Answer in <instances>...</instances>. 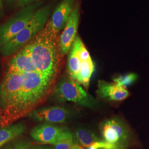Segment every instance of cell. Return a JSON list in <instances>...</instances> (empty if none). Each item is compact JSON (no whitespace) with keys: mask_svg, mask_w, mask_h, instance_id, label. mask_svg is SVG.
Segmentation results:
<instances>
[{"mask_svg":"<svg viewBox=\"0 0 149 149\" xmlns=\"http://www.w3.org/2000/svg\"><path fill=\"white\" fill-rule=\"evenodd\" d=\"M27 45L38 72L55 80L61 56L58 35L44 27Z\"/></svg>","mask_w":149,"mask_h":149,"instance_id":"2","label":"cell"},{"mask_svg":"<svg viewBox=\"0 0 149 149\" xmlns=\"http://www.w3.org/2000/svg\"><path fill=\"white\" fill-rule=\"evenodd\" d=\"M113 144H110L105 141H98L91 145L87 149H103L104 148H109L112 146Z\"/></svg>","mask_w":149,"mask_h":149,"instance_id":"20","label":"cell"},{"mask_svg":"<svg viewBox=\"0 0 149 149\" xmlns=\"http://www.w3.org/2000/svg\"><path fill=\"white\" fill-rule=\"evenodd\" d=\"M75 135L81 145L87 148L97 141H100L95 134L86 129H79L77 130Z\"/></svg>","mask_w":149,"mask_h":149,"instance_id":"17","label":"cell"},{"mask_svg":"<svg viewBox=\"0 0 149 149\" xmlns=\"http://www.w3.org/2000/svg\"><path fill=\"white\" fill-rule=\"evenodd\" d=\"M54 96L60 102H71L81 106H93V98L76 81L70 78H64L54 88Z\"/></svg>","mask_w":149,"mask_h":149,"instance_id":"5","label":"cell"},{"mask_svg":"<svg viewBox=\"0 0 149 149\" xmlns=\"http://www.w3.org/2000/svg\"><path fill=\"white\" fill-rule=\"evenodd\" d=\"M3 3L7 7L12 6L15 4H17L18 0H3Z\"/></svg>","mask_w":149,"mask_h":149,"instance_id":"23","label":"cell"},{"mask_svg":"<svg viewBox=\"0 0 149 149\" xmlns=\"http://www.w3.org/2000/svg\"><path fill=\"white\" fill-rule=\"evenodd\" d=\"M81 60L78 53V43L76 39L69 53L67 67L71 79L76 80L80 72Z\"/></svg>","mask_w":149,"mask_h":149,"instance_id":"15","label":"cell"},{"mask_svg":"<svg viewBox=\"0 0 149 149\" xmlns=\"http://www.w3.org/2000/svg\"><path fill=\"white\" fill-rule=\"evenodd\" d=\"M8 149H31L30 145L27 143H18L13 145Z\"/></svg>","mask_w":149,"mask_h":149,"instance_id":"22","label":"cell"},{"mask_svg":"<svg viewBox=\"0 0 149 149\" xmlns=\"http://www.w3.org/2000/svg\"><path fill=\"white\" fill-rule=\"evenodd\" d=\"M40 0H18L17 5L19 7H23L26 6L40 2Z\"/></svg>","mask_w":149,"mask_h":149,"instance_id":"21","label":"cell"},{"mask_svg":"<svg viewBox=\"0 0 149 149\" xmlns=\"http://www.w3.org/2000/svg\"><path fill=\"white\" fill-rule=\"evenodd\" d=\"M74 0H63L54 10L45 28L56 35L64 29L72 11Z\"/></svg>","mask_w":149,"mask_h":149,"instance_id":"10","label":"cell"},{"mask_svg":"<svg viewBox=\"0 0 149 149\" xmlns=\"http://www.w3.org/2000/svg\"><path fill=\"white\" fill-rule=\"evenodd\" d=\"M3 15V1L0 0V19L2 18Z\"/></svg>","mask_w":149,"mask_h":149,"instance_id":"24","label":"cell"},{"mask_svg":"<svg viewBox=\"0 0 149 149\" xmlns=\"http://www.w3.org/2000/svg\"><path fill=\"white\" fill-rule=\"evenodd\" d=\"M36 71L37 70L27 45L15 54L8 61L5 70V72L21 74Z\"/></svg>","mask_w":149,"mask_h":149,"instance_id":"11","label":"cell"},{"mask_svg":"<svg viewBox=\"0 0 149 149\" xmlns=\"http://www.w3.org/2000/svg\"><path fill=\"white\" fill-rule=\"evenodd\" d=\"M75 144L76 143L74 134L66 129L54 146V149H71Z\"/></svg>","mask_w":149,"mask_h":149,"instance_id":"18","label":"cell"},{"mask_svg":"<svg viewBox=\"0 0 149 149\" xmlns=\"http://www.w3.org/2000/svg\"><path fill=\"white\" fill-rule=\"evenodd\" d=\"M71 149H84L82 147L80 146L77 144H75Z\"/></svg>","mask_w":149,"mask_h":149,"instance_id":"26","label":"cell"},{"mask_svg":"<svg viewBox=\"0 0 149 149\" xmlns=\"http://www.w3.org/2000/svg\"><path fill=\"white\" fill-rule=\"evenodd\" d=\"M79 19V6L77 4L74 6L68 21L59 37V46L61 56L69 53L77 37Z\"/></svg>","mask_w":149,"mask_h":149,"instance_id":"8","label":"cell"},{"mask_svg":"<svg viewBox=\"0 0 149 149\" xmlns=\"http://www.w3.org/2000/svg\"><path fill=\"white\" fill-rule=\"evenodd\" d=\"M52 10V5L39 7L26 26L15 37L0 48L1 55L7 57L14 55L29 43L44 28Z\"/></svg>","mask_w":149,"mask_h":149,"instance_id":"3","label":"cell"},{"mask_svg":"<svg viewBox=\"0 0 149 149\" xmlns=\"http://www.w3.org/2000/svg\"><path fill=\"white\" fill-rule=\"evenodd\" d=\"M97 94L102 99L116 102L124 100L130 95L127 88L104 81H99Z\"/></svg>","mask_w":149,"mask_h":149,"instance_id":"13","label":"cell"},{"mask_svg":"<svg viewBox=\"0 0 149 149\" xmlns=\"http://www.w3.org/2000/svg\"><path fill=\"white\" fill-rule=\"evenodd\" d=\"M119 149L118 147H117L116 145H112L111 146H110V147H109V148H104V149Z\"/></svg>","mask_w":149,"mask_h":149,"instance_id":"27","label":"cell"},{"mask_svg":"<svg viewBox=\"0 0 149 149\" xmlns=\"http://www.w3.org/2000/svg\"><path fill=\"white\" fill-rule=\"evenodd\" d=\"M31 149H54V148H51V147H48V146H38L34 147L33 148Z\"/></svg>","mask_w":149,"mask_h":149,"instance_id":"25","label":"cell"},{"mask_svg":"<svg viewBox=\"0 0 149 149\" xmlns=\"http://www.w3.org/2000/svg\"><path fill=\"white\" fill-rule=\"evenodd\" d=\"M0 118H1V108H0Z\"/></svg>","mask_w":149,"mask_h":149,"instance_id":"29","label":"cell"},{"mask_svg":"<svg viewBox=\"0 0 149 149\" xmlns=\"http://www.w3.org/2000/svg\"><path fill=\"white\" fill-rule=\"evenodd\" d=\"M23 74L5 72L0 83V108L4 109L16 97L23 84Z\"/></svg>","mask_w":149,"mask_h":149,"instance_id":"7","label":"cell"},{"mask_svg":"<svg viewBox=\"0 0 149 149\" xmlns=\"http://www.w3.org/2000/svg\"><path fill=\"white\" fill-rule=\"evenodd\" d=\"M2 68L1 62V60H0V80H1V77H2Z\"/></svg>","mask_w":149,"mask_h":149,"instance_id":"28","label":"cell"},{"mask_svg":"<svg viewBox=\"0 0 149 149\" xmlns=\"http://www.w3.org/2000/svg\"><path fill=\"white\" fill-rule=\"evenodd\" d=\"M27 116L37 122L61 124L68 120L70 117V113L63 107L53 106L35 109Z\"/></svg>","mask_w":149,"mask_h":149,"instance_id":"9","label":"cell"},{"mask_svg":"<svg viewBox=\"0 0 149 149\" xmlns=\"http://www.w3.org/2000/svg\"><path fill=\"white\" fill-rule=\"evenodd\" d=\"M101 133L104 141L116 145L119 149H124L129 139V130L120 120L108 119L102 123Z\"/></svg>","mask_w":149,"mask_h":149,"instance_id":"6","label":"cell"},{"mask_svg":"<svg viewBox=\"0 0 149 149\" xmlns=\"http://www.w3.org/2000/svg\"><path fill=\"white\" fill-rule=\"evenodd\" d=\"M27 129L26 125L22 122L12 124L0 128V148L24 133Z\"/></svg>","mask_w":149,"mask_h":149,"instance_id":"14","label":"cell"},{"mask_svg":"<svg viewBox=\"0 0 149 149\" xmlns=\"http://www.w3.org/2000/svg\"><path fill=\"white\" fill-rule=\"evenodd\" d=\"M42 3L40 1L21 7L15 15L0 26V48L15 37L26 26Z\"/></svg>","mask_w":149,"mask_h":149,"instance_id":"4","label":"cell"},{"mask_svg":"<svg viewBox=\"0 0 149 149\" xmlns=\"http://www.w3.org/2000/svg\"><path fill=\"white\" fill-rule=\"evenodd\" d=\"M137 79L138 75L136 74L129 73L115 77L113 79V81L118 86L127 88L129 86L133 84Z\"/></svg>","mask_w":149,"mask_h":149,"instance_id":"19","label":"cell"},{"mask_svg":"<svg viewBox=\"0 0 149 149\" xmlns=\"http://www.w3.org/2000/svg\"><path fill=\"white\" fill-rule=\"evenodd\" d=\"M65 129L66 128L52 124L43 123L33 128L30 135L32 139L38 143L54 145Z\"/></svg>","mask_w":149,"mask_h":149,"instance_id":"12","label":"cell"},{"mask_svg":"<svg viewBox=\"0 0 149 149\" xmlns=\"http://www.w3.org/2000/svg\"><path fill=\"white\" fill-rule=\"evenodd\" d=\"M95 70V66L92 59L81 60V68L76 81L87 88L90 85L91 77Z\"/></svg>","mask_w":149,"mask_h":149,"instance_id":"16","label":"cell"},{"mask_svg":"<svg viewBox=\"0 0 149 149\" xmlns=\"http://www.w3.org/2000/svg\"><path fill=\"white\" fill-rule=\"evenodd\" d=\"M23 75L21 90L12 101L1 110V127L10 125L34 111L48 96L55 81L37 71Z\"/></svg>","mask_w":149,"mask_h":149,"instance_id":"1","label":"cell"}]
</instances>
